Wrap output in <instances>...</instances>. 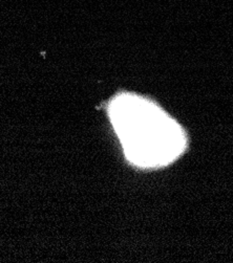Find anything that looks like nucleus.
<instances>
[{"mask_svg": "<svg viewBox=\"0 0 233 263\" xmlns=\"http://www.w3.org/2000/svg\"><path fill=\"white\" fill-rule=\"evenodd\" d=\"M108 114L126 158L141 168L172 163L186 148L182 127L156 103L134 93H120Z\"/></svg>", "mask_w": 233, "mask_h": 263, "instance_id": "f257e3e1", "label": "nucleus"}]
</instances>
